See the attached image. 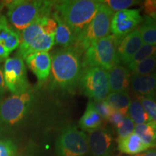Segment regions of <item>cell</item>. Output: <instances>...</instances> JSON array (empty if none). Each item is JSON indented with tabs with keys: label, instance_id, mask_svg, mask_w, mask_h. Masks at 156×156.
<instances>
[{
	"label": "cell",
	"instance_id": "1",
	"mask_svg": "<svg viewBox=\"0 0 156 156\" xmlns=\"http://www.w3.org/2000/svg\"><path fill=\"white\" fill-rule=\"evenodd\" d=\"M84 52L73 46L58 50L51 57V78L55 86L65 90H73L79 83L83 62L81 56Z\"/></svg>",
	"mask_w": 156,
	"mask_h": 156
},
{
	"label": "cell",
	"instance_id": "2",
	"mask_svg": "<svg viewBox=\"0 0 156 156\" xmlns=\"http://www.w3.org/2000/svg\"><path fill=\"white\" fill-rule=\"evenodd\" d=\"M101 5V1L65 0L55 2L54 9L77 38L91 22Z\"/></svg>",
	"mask_w": 156,
	"mask_h": 156
},
{
	"label": "cell",
	"instance_id": "3",
	"mask_svg": "<svg viewBox=\"0 0 156 156\" xmlns=\"http://www.w3.org/2000/svg\"><path fill=\"white\" fill-rule=\"evenodd\" d=\"M55 2L15 0L6 3L7 15L12 28L23 31L33 23L44 17L51 16Z\"/></svg>",
	"mask_w": 156,
	"mask_h": 156
},
{
	"label": "cell",
	"instance_id": "4",
	"mask_svg": "<svg viewBox=\"0 0 156 156\" xmlns=\"http://www.w3.org/2000/svg\"><path fill=\"white\" fill-rule=\"evenodd\" d=\"M120 38L112 34L91 43L84 51L83 69L95 67L109 71L114 66L119 64L117 46Z\"/></svg>",
	"mask_w": 156,
	"mask_h": 156
},
{
	"label": "cell",
	"instance_id": "5",
	"mask_svg": "<svg viewBox=\"0 0 156 156\" xmlns=\"http://www.w3.org/2000/svg\"><path fill=\"white\" fill-rule=\"evenodd\" d=\"M114 12L108 6L101 2L98 10L91 22L76 38L75 44L84 52L91 43L108 36Z\"/></svg>",
	"mask_w": 156,
	"mask_h": 156
},
{
	"label": "cell",
	"instance_id": "6",
	"mask_svg": "<svg viewBox=\"0 0 156 156\" xmlns=\"http://www.w3.org/2000/svg\"><path fill=\"white\" fill-rule=\"evenodd\" d=\"M34 99L30 90L5 98L0 103V124L11 126L20 122L31 108Z\"/></svg>",
	"mask_w": 156,
	"mask_h": 156
},
{
	"label": "cell",
	"instance_id": "7",
	"mask_svg": "<svg viewBox=\"0 0 156 156\" xmlns=\"http://www.w3.org/2000/svg\"><path fill=\"white\" fill-rule=\"evenodd\" d=\"M79 84L84 94L93 101H105L110 93L108 71L100 67L83 68Z\"/></svg>",
	"mask_w": 156,
	"mask_h": 156
},
{
	"label": "cell",
	"instance_id": "8",
	"mask_svg": "<svg viewBox=\"0 0 156 156\" xmlns=\"http://www.w3.org/2000/svg\"><path fill=\"white\" fill-rule=\"evenodd\" d=\"M58 156H85L89 151L86 134L75 125L64 127L56 142Z\"/></svg>",
	"mask_w": 156,
	"mask_h": 156
},
{
	"label": "cell",
	"instance_id": "9",
	"mask_svg": "<svg viewBox=\"0 0 156 156\" xmlns=\"http://www.w3.org/2000/svg\"><path fill=\"white\" fill-rule=\"evenodd\" d=\"M2 71L6 87L13 95L29 90L26 67L22 58L17 56L7 58L4 63Z\"/></svg>",
	"mask_w": 156,
	"mask_h": 156
},
{
	"label": "cell",
	"instance_id": "10",
	"mask_svg": "<svg viewBox=\"0 0 156 156\" xmlns=\"http://www.w3.org/2000/svg\"><path fill=\"white\" fill-rule=\"evenodd\" d=\"M143 21L140 9H124L114 13L113 16L111 31L117 38H123L136 30Z\"/></svg>",
	"mask_w": 156,
	"mask_h": 156
},
{
	"label": "cell",
	"instance_id": "11",
	"mask_svg": "<svg viewBox=\"0 0 156 156\" xmlns=\"http://www.w3.org/2000/svg\"><path fill=\"white\" fill-rule=\"evenodd\" d=\"M89 151L93 156H110L113 150V138L108 130L98 128L88 132Z\"/></svg>",
	"mask_w": 156,
	"mask_h": 156
},
{
	"label": "cell",
	"instance_id": "12",
	"mask_svg": "<svg viewBox=\"0 0 156 156\" xmlns=\"http://www.w3.org/2000/svg\"><path fill=\"white\" fill-rule=\"evenodd\" d=\"M142 45L143 42L138 28L121 38L117 46V52L120 63L122 62V64L127 65Z\"/></svg>",
	"mask_w": 156,
	"mask_h": 156
},
{
	"label": "cell",
	"instance_id": "13",
	"mask_svg": "<svg viewBox=\"0 0 156 156\" xmlns=\"http://www.w3.org/2000/svg\"><path fill=\"white\" fill-rule=\"evenodd\" d=\"M25 63L39 81L47 80L51 69V56L48 52H36L27 56Z\"/></svg>",
	"mask_w": 156,
	"mask_h": 156
},
{
	"label": "cell",
	"instance_id": "14",
	"mask_svg": "<svg viewBox=\"0 0 156 156\" xmlns=\"http://www.w3.org/2000/svg\"><path fill=\"white\" fill-rule=\"evenodd\" d=\"M131 87L140 97L155 101L156 98V71L145 75H131Z\"/></svg>",
	"mask_w": 156,
	"mask_h": 156
},
{
	"label": "cell",
	"instance_id": "15",
	"mask_svg": "<svg viewBox=\"0 0 156 156\" xmlns=\"http://www.w3.org/2000/svg\"><path fill=\"white\" fill-rule=\"evenodd\" d=\"M109 90L113 93H128L131 87V74L127 68L117 64L108 71Z\"/></svg>",
	"mask_w": 156,
	"mask_h": 156
},
{
	"label": "cell",
	"instance_id": "16",
	"mask_svg": "<svg viewBox=\"0 0 156 156\" xmlns=\"http://www.w3.org/2000/svg\"><path fill=\"white\" fill-rule=\"evenodd\" d=\"M117 142L119 151L121 153L128 155H137L151 148L134 132L124 138H118Z\"/></svg>",
	"mask_w": 156,
	"mask_h": 156
},
{
	"label": "cell",
	"instance_id": "17",
	"mask_svg": "<svg viewBox=\"0 0 156 156\" xmlns=\"http://www.w3.org/2000/svg\"><path fill=\"white\" fill-rule=\"evenodd\" d=\"M52 17L56 23L55 44L64 48L74 46L76 41V36L73 31L62 20L55 11L52 13Z\"/></svg>",
	"mask_w": 156,
	"mask_h": 156
},
{
	"label": "cell",
	"instance_id": "18",
	"mask_svg": "<svg viewBox=\"0 0 156 156\" xmlns=\"http://www.w3.org/2000/svg\"><path fill=\"white\" fill-rule=\"evenodd\" d=\"M103 119L95 108L92 101L87 105L86 110L79 121V125L83 130L90 132L100 128L102 125Z\"/></svg>",
	"mask_w": 156,
	"mask_h": 156
},
{
	"label": "cell",
	"instance_id": "19",
	"mask_svg": "<svg viewBox=\"0 0 156 156\" xmlns=\"http://www.w3.org/2000/svg\"><path fill=\"white\" fill-rule=\"evenodd\" d=\"M105 101L114 110L118 111L127 116L129 107L131 103L132 99L128 93H109Z\"/></svg>",
	"mask_w": 156,
	"mask_h": 156
},
{
	"label": "cell",
	"instance_id": "20",
	"mask_svg": "<svg viewBox=\"0 0 156 156\" xmlns=\"http://www.w3.org/2000/svg\"><path fill=\"white\" fill-rule=\"evenodd\" d=\"M134 133L151 147H156V123L150 122L145 124H136Z\"/></svg>",
	"mask_w": 156,
	"mask_h": 156
},
{
	"label": "cell",
	"instance_id": "21",
	"mask_svg": "<svg viewBox=\"0 0 156 156\" xmlns=\"http://www.w3.org/2000/svg\"><path fill=\"white\" fill-rule=\"evenodd\" d=\"M138 30L143 44L156 46V22L152 17L145 15Z\"/></svg>",
	"mask_w": 156,
	"mask_h": 156
},
{
	"label": "cell",
	"instance_id": "22",
	"mask_svg": "<svg viewBox=\"0 0 156 156\" xmlns=\"http://www.w3.org/2000/svg\"><path fill=\"white\" fill-rule=\"evenodd\" d=\"M127 116L131 119L135 125L152 122L151 118L146 112L140 100L131 101L129 107Z\"/></svg>",
	"mask_w": 156,
	"mask_h": 156
},
{
	"label": "cell",
	"instance_id": "23",
	"mask_svg": "<svg viewBox=\"0 0 156 156\" xmlns=\"http://www.w3.org/2000/svg\"><path fill=\"white\" fill-rule=\"evenodd\" d=\"M155 53L156 46H151V45L143 44L142 47L132 58L131 62L127 64V69L131 72L138 64L144 61L146 58H149L150 56L154 55Z\"/></svg>",
	"mask_w": 156,
	"mask_h": 156
},
{
	"label": "cell",
	"instance_id": "24",
	"mask_svg": "<svg viewBox=\"0 0 156 156\" xmlns=\"http://www.w3.org/2000/svg\"><path fill=\"white\" fill-rule=\"evenodd\" d=\"M155 71H156V56L154 54L135 66L131 71V75H145Z\"/></svg>",
	"mask_w": 156,
	"mask_h": 156
},
{
	"label": "cell",
	"instance_id": "25",
	"mask_svg": "<svg viewBox=\"0 0 156 156\" xmlns=\"http://www.w3.org/2000/svg\"><path fill=\"white\" fill-rule=\"evenodd\" d=\"M101 2L108 6L112 11L119 12L127 9L129 7L136 5L139 2L134 0H105L101 1Z\"/></svg>",
	"mask_w": 156,
	"mask_h": 156
},
{
	"label": "cell",
	"instance_id": "26",
	"mask_svg": "<svg viewBox=\"0 0 156 156\" xmlns=\"http://www.w3.org/2000/svg\"><path fill=\"white\" fill-rule=\"evenodd\" d=\"M135 124L128 116H125L120 124L116 126L119 138H124L134 132Z\"/></svg>",
	"mask_w": 156,
	"mask_h": 156
},
{
	"label": "cell",
	"instance_id": "27",
	"mask_svg": "<svg viewBox=\"0 0 156 156\" xmlns=\"http://www.w3.org/2000/svg\"><path fill=\"white\" fill-rule=\"evenodd\" d=\"M139 100L141 102L146 112L147 113L153 122L156 123V103L145 98L139 97Z\"/></svg>",
	"mask_w": 156,
	"mask_h": 156
},
{
	"label": "cell",
	"instance_id": "28",
	"mask_svg": "<svg viewBox=\"0 0 156 156\" xmlns=\"http://www.w3.org/2000/svg\"><path fill=\"white\" fill-rule=\"evenodd\" d=\"M93 101L95 108H96L98 112L101 115L103 119H108L111 114L113 112L114 109L111 107L105 101Z\"/></svg>",
	"mask_w": 156,
	"mask_h": 156
},
{
	"label": "cell",
	"instance_id": "29",
	"mask_svg": "<svg viewBox=\"0 0 156 156\" xmlns=\"http://www.w3.org/2000/svg\"><path fill=\"white\" fill-rule=\"evenodd\" d=\"M15 150V146L11 141L0 140V156H13Z\"/></svg>",
	"mask_w": 156,
	"mask_h": 156
},
{
	"label": "cell",
	"instance_id": "30",
	"mask_svg": "<svg viewBox=\"0 0 156 156\" xmlns=\"http://www.w3.org/2000/svg\"><path fill=\"white\" fill-rule=\"evenodd\" d=\"M124 117H125V116L121 112H118V111L114 110L107 120L114 126H117L119 124H120L122 122Z\"/></svg>",
	"mask_w": 156,
	"mask_h": 156
},
{
	"label": "cell",
	"instance_id": "31",
	"mask_svg": "<svg viewBox=\"0 0 156 156\" xmlns=\"http://www.w3.org/2000/svg\"><path fill=\"white\" fill-rule=\"evenodd\" d=\"M143 5L147 16L152 17L156 15V0H147L144 2Z\"/></svg>",
	"mask_w": 156,
	"mask_h": 156
},
{
	"label": "cell",
	"instance_id": "32",
	"mask_svg": "<svg viewBox=\"0 0 156 156\" xmlns=\"http://www.w3.org/2000/svg\"><path fill=\"white\" fill-rule=\"evenodd\" d=\"M6 88L5 83V79H4V75H3V71L2 69L0 67V96L2 95L5 93Z\"/></svg>",
	"mask_w": 156,
	"mask_h": 156
},
{
	"label": "cell",
	"instance_id": "33",
	"mask_svg": "<svg viewBox=\"0 0 156 156\" xmlns=\"http://www.w3.org/2000/svg\"><path fill=\"white\" fill-rule=\"evenodd\" d=\"M9 55L8 52L6 51L2 44L0 42V62L5 61L7 58H9Z\"/></svg>",
	"mask_w": 156,
	"mask_h": 156
},
{
	"label": "cell",
	"instance_id": "34",
	"mask_svg": "<svg viewBox=\"0 0 156 156\" xmlns=\"http://www.w3.org/2000/svg\"><path fill=\"white\" fill-rule=\"evenodd\" d=\"M134 156H156V150H147V151L143 152V153L137 154V155Z\"/></svg>",
	"mask_w": 156,
	"mask_h": 156
},
{
	"label": "cell",
	"instance_id": "35",
	"mask_svg": "<svg viewBox=\"0 0 156 156\" xmlns=\"http://www.w3.org/2000/svg\"><path fill=\"white\" fill-rule=\"evenodd\" d=\"M6 3L7 2H0V12L2 10L4 7L6 6Z\"/></svg>",
	"mask_w": 156,
	"mask_h": 156
},
{
	"label": "cell",
	"instance_id": "36",
	"mask_svg": "<svg viewBox=\"0 0 156 156\" xmlns=\"http://www.w3.org/2000/svg\"><path fill=\"white\" fill-rule=\"evenodd\" d=\"M152 18H153V19L154 20H155V22H156V15H153V17H152Z\"/></svg>",
	"mask_w": 156,
	"mask_h": 156
},
{
	"label": "cell",
	"instance_id": "37",
	"mask_svg": "<svg viewBox=\"0 0 156 156\" xmlns=\"http://www.w3.org/2000/svg\"><path fill=\"white\" fill-rule=\"evenodd\" d=\"M155 56H156V53H155Z\"/></svg>",
	"mask_w": 156,
	"mask_h": 156
}]
</instances>
